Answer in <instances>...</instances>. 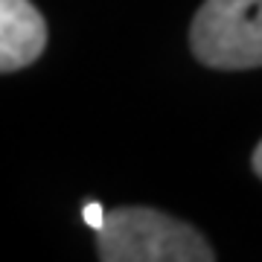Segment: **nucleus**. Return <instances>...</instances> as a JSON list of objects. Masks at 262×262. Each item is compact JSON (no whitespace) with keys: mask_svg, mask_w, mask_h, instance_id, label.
I'll list each match as a JSON object with an SVG mask.
<instances>
[{"mask_svg":"<svg viewBox=\"0 0 262 262\" xmlns=\"http://www.w3.org/2000/svg\"><path fill=\"white\" fill-rule=\"evenodd\" d=\"M47 44V24L29 0H0V70L32 64Z\"/></svg>","mask_w":262,"mask_h":262,"instance_id":"7ed1b4c3","label":"nucleus"},{"mask_svg":"<svg viewBox=\"0 0 262 262\" xmlns=\"http://www.w3.org/2000/svg\"><path fill=\"white\" fill-rule=\"evenodd\" d=\"M105 207L99 204V201H88V204L82 207V219L88 222V227H94V230H99V227L105 225Z\"/></svg>","mask_w":262,"mask_h":262,"instance_id":"20e7f679","label":"nucleus"},{"mask_svg":"<svg viewBox=\"0 0 262 262\" xmlns=\"http://www.w3.org/2000/svg\"><path fill=\"white\" fill-rule=\"evenodd\" d=\"M105 262H210L213 248L195 227L149 207H120L96 230Z\"/></svg>","mask_w":262,"mask_h":262,"instance_id":"f257e3e1","label":"nucleus"},{"mask_svg":"<svg viewBox=\"0 0 262 262\" xmlns=\"http://www.w3.org/2000/svg\"><path fill=\"white\" fill-rule=\"evenodd\" d=\"M189 47L215 70L262 67V0H204L192 18Z\"/></svg>","mask_w":262,"mask_h":262,"instance_id":"f03ea898","label":"nucleus"},{"mask_svg":"<svg viewBox=\"0 0 262 262\" xmlns=\"http://www.w3.org/2000/svg\"><path fill=\"white\" fill-rule=\"evenodd\" d=\"M253 172L262 178V140H259V146L253 149Z\"/></svg>","mask_w":262,"mask_h":262,"instance_id":"39448f33","label":"nucleus"}]
</instances>
